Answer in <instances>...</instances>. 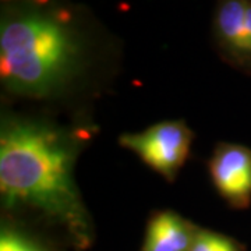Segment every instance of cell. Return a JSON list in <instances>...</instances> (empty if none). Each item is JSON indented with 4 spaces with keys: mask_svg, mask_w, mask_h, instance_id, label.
I'll return each mask as SVG.
<instances>
[{
    "mask_svg": "<svg viewBox=\"0 0 251 251\" xmlns=\"http://www.w3.org/2000/svg\"><path fill=\"white\" fill-rule=\"evenodd\" d=\"M75 151L72 137L53 126L6 120L0 133V191L7 208L35 209L84 250L94 229L74 180Z\"/></svg>",
    "mask_w": 251,
    "mask_h": 251,
    "instance_id": "cell-1",
    "label": "cell"
},
{
    "mask_svg": "<svg viewBox=\"0 0 251 251\" xmlns=\"http://www.w3.org/2000/svg\"><path fill=\"white\" fill-rule=\"evenodd\" d=\"M80 59L75 34L52 14L28 11L1 23L0 75L10 92L34 98L52 95L69 82Z\"/></svg>",
    "mask_w": 251,
    "mask_h": 251,
    "instance_id": "cell-2",
    "label": "cell"
},
{
    "mask_svg": "<svg viewBox=\"0 0 251 251\" xmlns=\"http://www.w3.org/2000/svg\"><path fill=\"white\" fill-rule=\"evenodd\" d=\"M193 133L184 122H162L120 137L122 147L137 153L151 169L173 180L187 159Z\"/></svg>",
    "mask_w": 251,
    "mask_h": 251,
    "instance_id": "cell-3",
    "label": "cell"
},
{
    "mask_svg": "<svg viewBox=\"0 0 251 251\" xmlns=\"http://www.w3.org/2000/svg\"><path fill=\"white\" fill-rule=\"evenodd\" d=\"M209 173L218 193L237 209L251 204V150L240 144H221L211 156Z\"/></svg>",
    "mask_w": 251,
    "mask_h": 251,
    "instance_id": "cell-4",
    "label": "cell"
},
{
    "mask_svg": "<svg viewBox=\"0 0 251 251\" xmlns=\"http://www.w3.org/2000/svg\"><path fill=\"white\" fill-rule=\"evenodd\" d=\"M198 230L179 214L162 211L151 216L141 251H191Z\"/></svg>",
    "mask_w": 251,
    "mask_h": 251,
    "instance_id": "cell-5",
    "label": "cell"
},
{
    "mask_svg": "<svg viewBox=\"0 0 251 251\" xmlns=\"http://www.w3.org/2000/svg\"><path fill=\"white\" fill-rule=\"evenodd\" d=\"M246 1L224 0L216 13L219 44L242 67L251 69V46L246 27Z\"/></svg>",
    "mask_w": 251,
    "mask_h": 251,
    "instance_id": "cell-6",
    "label": "cell"
},
{
    "mask_svg": "<svg viewBox=\"0 0 251 251\" xmlns=\"http://www.w3.org/2000/svg\"><path fill=\"white\" fill-rule=\"evenodd\" d=\"M191 251H244V247L233 237L200 227Z\"/></svg>",
    "mask_w": 251,
    "mask_h": 251,
    "instance_id": "cell-7",
    "label": "cell"
},
{
    "mask_svg": "<svg viewBox=\"0 0 251 251\" xmlns=\"http://www.w3.org/2000/svg\"><path fill=\"white\" fill-rule=\"evenodd\" d=\"M0 251H46L41 244L27 234L14 229L3 227L0 234Z\"/></svg>",
    "mask_w": 251,
    "mask_h": 251,
    "instance_id": "cell-8",
    "label": "cell"
}]
</instances>
